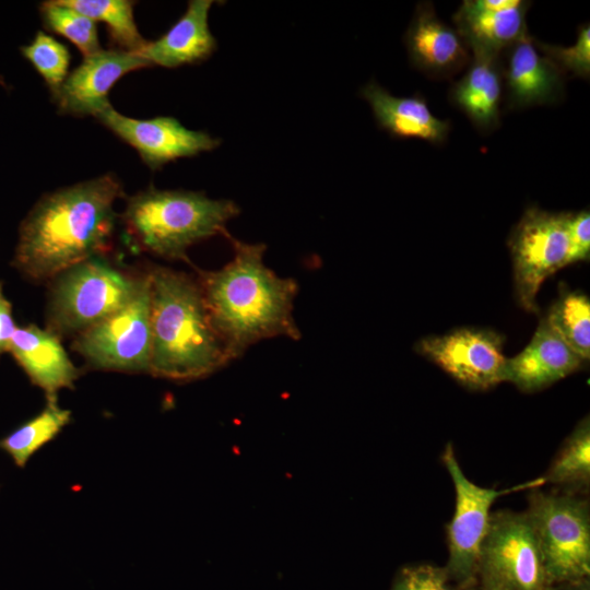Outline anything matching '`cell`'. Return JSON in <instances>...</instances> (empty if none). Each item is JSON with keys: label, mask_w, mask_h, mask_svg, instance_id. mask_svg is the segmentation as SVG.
Returning a JSON list of instances; mask_svg holds the SVG:
<instances>
[{"label": "cell", "mask_w": 590, "mask_h": 590, "mask_svg": "<svg viewBox=\"0 0 590 590\" xmlns=\"http://www.w3.org/2000/svg\"><path fill=\"white\" fill-rule=\"evenodd\" d=\"M151 357L149 373L174 381L206 377L232 358L215 331L196 276L166 267L149 271Z\"/></svg>", "instance_id": "3"}, {"label": "cell", "mask_w": 590, "mask_h": 590, "mask_svg": "<svg viewBox=\"0 0 590 590\" xmlns=\"http://www.w3.org/2000/svg\"><path fill=\"white\" fill-rule=\"evenodd\" d=\"M476 582L481 590H562L547 575L526 511L491 514L481 546Z\"/></svg>", "instance_id": "7"}, {"label": "cell", "mask_w": 590, "mask_h": 590, "mask_svg": "<svg viewBox=\"0 0 590 590\" xmlns=\"http://www.w3.org/2000/svg\"><path fill=\"white\" fill-rule=\"evenodd\" d=\"M149 272L122 308L73 337L71 349L96 370L149 373L151 357Z\"/></svg>", "instance_id": "8"}, {"label": "cell", "mask_w": 590, "mask_h": 590, "mask_svg": "<svg viewBox=\"0 0 590 590\" xmlns=\"http://www.w3.org/2000/svg\"><path fill=\"white\" fill-rule=\"evenodd\" d=\"M9 351L31 382L44 390L47 402H58L62 388L74 389L82 374L69 358L60 338L35 324L16 327Z\"/></svg>", "instance_id": "16"}, {"label": "cell", "mask_w": 590, "mask_h": 590, "mask_svg": "<svg viewBox=\"0 0 590 590\" xmlns=\"http://www.w3.org/2000/svg\"><path fill=\"white\" fill-rule=\"evenodd\" d=\"M567 213L530 206L510 233L515 293L527 311H538L536 296L544 281L569 264Z\"/></svg>", "instance_id": "10"}, {"label": "cell", "mask_w": 590, "mask_h": 590, "mask_svg": "<svg viewBox=\"0 0 590 590\" xmlns=\"http://www.w3.org/2000/svg\"><path fill=\"white\" fill-rule=\"evenodd\" d=\"M523 0H470V3L480 10L503 11L520 5Z\"/></svg>", "instance_id": "32"}, {"label": "cell", "mask_w": 590, "mask_h": 590, "mask_svg": "<svg viewBox=\"0 0 590 590\" xmlns=\"http://www.w3.org/2000/svg\"><path fill=\"white\" fill-rule=\"evenodd\" d=\"M144 276L126 273L106 255L91 257L63 270L50 280L47 330L59 338L75 337L130 302Z\"/></svg>", "instance_id": "5"}, {"label": "cell", "mask_w": 590, "mask_h": 590, "mask_svg": "<svg viewBox=\"0 0 590 590\" xmlns=\"http://www.w3.org/2000/svg\"><path fill=\"white\" fill-rule=\"evenodd\" d=\"M526 511L547 575L562 590H589L590 507L579 494L555 489L529 494Z\"/></svg>", "instance_id": "6"}, {"label": "cell", "mask_w": 590, "mask_h": 590, "mask_svg": "<svg viewBox=\"0 0 590 590\" xmlns=\"http://www.w3.org/2000/svg\"><path fill=\"white\" fill-rule=\"evenodd\" d=\"M503 103L518 110L558 103L565 93V74L535 45L527 32L500 54Z\"/></svg>", "instance_id": "13"}, {"label": "cell", "mask_w": 590, "mask_h": 590, "mask_svg": "<svg viewBox=\"0 0 590 590\" xmlns=\"http://www.w3.org/2000/svg\"><path fill=\"white\" fill-rule=\"evenodd\" d=\"M239 213L238 204L229 199L151 186L127 199L120 219L139 249L191 264L187 250L217 235L228 238L226 224Z\"/></svg>", "instance_id": "4"}, {"label": "cell", "mask_w": 590, "mask_h": 590, "mask_svg": "<svg viewBox=\"0 0 590 590\" xmlns=\"http://www.w3.org/2000/svg\"><path fill=\"white\" fill-rule=\"evenodd\" d=\"M448 581L445 567L411 565L399 570L391 590H452Z\"/></svg>", "instance_id": "29"}, {"label": "cell", "mask_w": 590, "mask_h": 590, "mask_svg": "<svg viewBox=\"0 0 590 590\" xmlns=\"http://www.w3.org/2000/svg\"><path fill=\"white\" fill-rule=\"evenodd\" d=\"M403 40L412 66L432 79H450L471 60L464 39L437 16L429 1L417 3Z\"/></svg>", "instance_id": "15"}, {"label": "cell", "mask_w": 590, "mask_h": 590, "mask_svg": "<svg viewBox=\"0 0 590 590\" xmlns=\"http://www.w3.org/2000/svg\"><path fill=\"white\" fill-rule=\"evenodd\" d=\"M151 67L134 52L108 49L85 57L72 70L52 101L58 111L75 117H96L110 103L113 86L129 72Z\"/></svg>", "instance_id": "14"}, {"label": "cell", "mask_w": 590, "mask_h": 590, "mask_svg": "<svg viewBox=\"0 0 590 590\" xmlns=\"http://www.w3.org/2000/svg\"><path fill=\"white\" fill-rule=\"evenodd\" d=\"M544 483L560 491L585 493L590 483V422L582 418L567 437L546 474Z\"/></svg>", "instance_id": "22"}, {"label": "cell", "mask_w": 590, "mask_h": 590, "mask_svg": "<svg viewBox=\"0 0 590 590\" xmlns=\"http://www.w3.org/2000/svg\"><path fill=\"white\" fill-rule=\"evenodd\" d=\"M214 1L191 0L180 19L160 38L148 42L138 54L151 66L174 69L199 64L216 50L217 42L209 27Z\"/></svg>", "instance_id": "19"}, {"label": "cell", "mask_w": 590, "mask_h": 590, "mask_svg": "<svg viewBox=\"0 0 590 590\" xmlns=\"http://www.w3.org/2000/svg\"><path fill=\"white\" fill-rule=\"evenodd\" d=\"M232 260L219 270L194 267L210 320L233 359L252 344L276 337H302L293 316L298 283L264 264L267 246L227 238Z\"/></svg>", "instance_id": "2"}, {"label": "cell", "mask_w": 590, "mask_h": 590, "mask_svg": "<svg viewBox=\"0 0 590 590\" xmlns=\"http://www.w3.org/2000/svg\"><path fill=\"white\" fill-rule=\"evenodd\" d=\"M503 344L496 331L464 327L423 338L415 350L462 386L486 390L505 381Z\"/></svg>", "instance_id": "11"}, {"label": "cell", "mask_w": 590, "mask_h": 590, "mask_svg": "<svg viewBox=\"0 0 590 590\" xmlns=\"http://www.w3.org/2000/svg\"><path fill=\"white\" fill-rule=\"evenodd\" d=\"M562 341L585 362L590 357V299L585 293L566 292L543 317Z\"/></svg>", "instance_id": "25"}, {"label": "cell", "mask_w": 590, "mask_h": 590, "mask_svg": "<svg viewBox=\"0 0 590 590\" xmlns=\"http://www.w3.org/2000/svg\"><path fill=\"white\" fill-rule=\"evenodd\" d=\"M530 5L531 2L523 1L512 9L485 11L465 0L452 19L470 50L500 55L528 32L526 15Z\"/></svg>", "instance_id": "21"}, {"label": "cell", "mask_w": 590, "mask_h": 590, "mask_svg": "<svg viewBox=\"0 0 590 590\" xmlns=\"http://www.w3.org/2000/svg\"><path fill=\"white\" fill-rule=\"evenodd\" d=\"M585 363L542 317L528 345L506 359L505 381L523 392H535L580 369Z\"/></svg>", "instance_id": "17"}, {"label": "cell", "mask_w": 590, "mask_h": 590, "mask_svg": "<svg viewBox=\"0 0 590 590\" xmlns=\"http://www.w3.org/2000/svg\"><path fill=\"white\" fill-rule=\"evenodd\" d=\"M121 197L123 187L111 173L46 193L20 225L12 266L43 282L107 255L118 219L114 205Z\"/></svg>", "instance_id": "1"}, {"label": "cell", "mask_w": 590, "mask_h": 590, "mask_svg": "<svg viewBox=\"0 0 590 590\" xmlns=\"http://www.w3.org/2000/svg\"><path fill=\"white\" fill-rule=\"evenodd\" d=\"M71 421V412L58 402H46L44 410L0 439V448L23 468L44 445L52 440Z\"/></svg>", "instance_id": "24"}, {"label": "cell", "mask_w": 590, "mask_h": 590, "mask_svg": "<svg viewBox=\"0 0 590 590\" xmlns=\"http://www.w3.org/2000/svg\"><path fill=\"white\" fill-rule=\"evenodd\" d=\"M464 74L449 90L450 103L461 110L481 133L500 125L503 76L500 55L472 49Z\"/></svg>", "instance_id": "18"}, {"label": "cell", "mask_w": 590, "mask_h": 590, "mask_svg": "<svg viewBox=\"0 0 590 590\" xmlns=\"http://www.w3.org/2000/svg\"><path fill=\"white\" fill-rule=\"evenodd\" d=\"M0 85H2L4 88H9L8 84L5 83L4 79L0 75Z\"/></svg>", "instance_id": "33"}, {"label": "cell", "mask_w": 590, "mask_h": 590, "mask_svg": "<svg viewBox=\"0 0 590 590\" xmlns=\"http://www.w3.org/2000/svg\"><path fill=\"white\" fill-rule=\"evenodd\" d=\"M95 118L132 146L151 170L178 158L213 151L222 142L208 132L186 128L174 117L135 119L118 113L110 104Z\"/></svg>", "instance_id": "12"}, {"label": "cell", "mask_w": 590, "mask_h": 590, "mask_svg": "<svg viewBox=\"0 0 590 590\" xmlns=\"http://www.w3.org/2000/svg\"><path fill=\"white\" fill-rule=\"evenodd\" d=\"M15 329L12 306L3 295L2 283L0 282V356L2 353L9 351Z\"/></svg>", "instance_id": "31"}, {"label": "cell", "mask_w": 590, "mask_h": 590, "mask_svg": "<svg viewBox=\"0 0 590 590\" xmlns=\"http://www.w3.org/2000/svg\"><path fill=\"white\" fill-rule=\"evenodd\" d=\"M377 125L394 138L421 139L433 144L447 140L450 121L437 118L420 95L398 97L371 80L359 90Z\"/></svg>", "instance_id": "20"}, {"label": "cell", "mask_w": 590, "mask_h": 590, "mask_svg": "<svg viewBox=\"0 0 590 590\" xmlns=\"http://www.w3.org/2000/svg\"><path fill=\"white\" fill-rule=\"evenodd\" d=\"M442 462L456 489V509L447 526L449 558L445 569L448 580L455 582L458 590H471L477 585L479 557L493 503L504 494L536 488L544 484V480L540 477L503 491L477 486L464 475L450 444L445 448Z\"/></svg>", "instance_id": "9"}, {"label": "cell", "mask_w": 590, "mask_h": 590, "mask_svg": "<svg viewBox=\"0 0 590 590\" xmlns=\"http://www.w3.org/2000/svg\"><path fill=\"white\" fill-rule=\"evenodd\" d=\"M538 49L551 59L565 75L589 79L590 76V25L582 24L578 28L574 45L564 47L551 45L535 39Z\"/></svg>", "instance_id": "28"}, {"label": "cell", "mask_w": 590, "mask_h": 590, "mask_svg": "<svg viewBox=\"0 0 590 590\" xmlns=\"http://www.w3.org/2000/svg\"><path fill=\"white\" fill-rule=\"evenodd\" d=\"M20 51L43 78L51 98L56 96L69 74L71 55L67 46L38 31L28 45L20 47Z\"/></svg>", "instance_id": "27"}, {"label": "cell", "mask_w": 590, "mask_h": 590, "mask_svg": "<svg viewBox=\"0 0 590 590\" xmlns=\"http://www.w3.org/2000/svg\"><path fill=\"white\" fill-rule=\"evenodd\" d=\"M60 2L94 22L106 25L116 49L139 54L148 44L135 24L133 8L129 0H60Z\"/></svg>", "instance_id": "23"}, {"label": "cell", "mask_w": 590, "mask_h": 590, "mask_svg": "<svg viewBox=\"0 0 590 590\" xmlns=\"http://www.w3.org/2000/svg\"><path fill=\"white\" fill-rule=\"evenodd\" d=\"M39 12L45 28L67 38L84 58L102 50L96 22L90 17L62 4L60 0L42 2Z\"/></svg>", "instance_id": "26"}, {"label": "cell", "mask_w": 590, "mask_h": 590, "mask_svg": "<svg viewBox=\"0 0 590 590\" xmlns=\"http://www.w3.org/2000/svg\"><path fill=\"white\" fill-rule=\"evenodd\" d=\"M569 239V264L589 259L590 255V213L585 209L567 213Z\"/></svg>", "instance_id": "30"}]
</instances>
